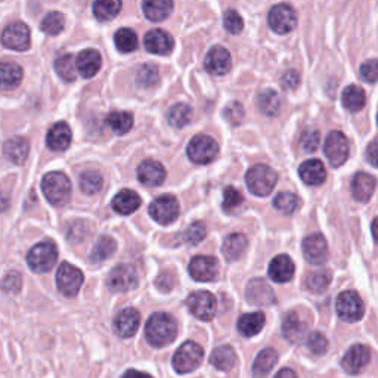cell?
Returning a JSON list of instances; mask_svg holds the SVG:
<instances>
[{"instance_id":"obj_1","label":"cell","mask_w":378,"mask_h":378,"mask_svg":"<svg viewBox=\"0 0 378 378\" xmlns=\"http://www.w3.org/2000/svg\"><path fill=\"white\" fill-rule=\"evenodd\" d=\"M178 336L176 321L166 312L151 315L145 325V339L153 348H166L175 341Z\"/></svg>"},{"instance_id":"obj_2","label":"cell","mask_w":378,"mask_h":378,"mask_svg":"<svg viewBox=\"0 0 378 378\" xmlns=\"http://www.w3.org/2000/svg\"><path fill=\"white\" fill-rule=\"evenodd\" d=\"M43 196L52 206H66L71 198V182L61 171H50L41 180Z\"/></svg>"},{"instance_id":"obj_3","label":"cell","mask_w":378,"mask_h":378,"mask_svg":"<svg viewBox=\"0 0 378 378\" xmlns=\"http://www.w3.org/2000/svg\"><path fill=\"white\" fill-rule=\"evenodd\" d=\"M276 182V171L266 164H256L245 175L248 191L257 197H267L274 191Z\"/></svg>"},{"instance_id":"obj_4","label":"cell","mask_w":378,"mask_h":378,"mask_svg":"<svg viewBox=\"0 0 378 378\" xmlns=\"http://www.w3.org/2000/svg\"><path fill=\"white\" fill-rule=\"evenodd\" d=\"M58 261V247L53 241H41L30 248L27 253V265L36 274H46L52 271Z\"/></svg>"},{"instance_id":"obj_5","label":"cell","mask_w":378,"mask_h":378,"mask_svg":"<svg viewBox=\"0 0 378 378\" xmlns=\"http://www.w3.org/2000/svg\"><path fill=\"white\" fill-rule=\"evenodd\" d=\"M204 359V350L196 341H185L173 355V368L179 374H189L196 371Z\"/></svg>"},{"instance_id":"obj_6","label":"cell","mask_w":378,"mask_h":378,"mask_svg":"<svg viewBox=\"0 0 378 378\" xmlns=\"http://www.w3.org/2000/svg\"><path fill=\"white\" fill-rule=\"evenodd\" d=\"M187 154L192 163L206 166L219 154V144L207 135H197L188 144Z\"/></svg>"},{"instance_id":"obj_7","label":"cell","mask_w":378,"mask_h":378,"mask_svg":"<svg viewBox=\"0 0 378 378\" xmlns=\"http://www.w3.org/2000/svg\"><path fill=\"white\" fill-rule=\"evenodd\" d=\"M84 283V275L79 267L64 262L59 265L57 271V288L62 296L73 299L79 294V291Z\"/></svg>"},{"instance_id":"obj_8","label":"cell","mask_w":378,"mask_h":378,"mask_svg":"<svg viewBox=\"0 0 378 378\" xmlns=\"http://www.w3.org/2000/svg\"><path fill=\"white\" fill-rule=\"evenodd\" d=\"M336 310L340 319L344 322H358L363 316V301L356 291L348 290L337 297Z\"/></svg>"},{"instance_id":"obj_9","label":"cell","mask_w":378,"mask_h":378,"mask_svg":"<svg viewBox=\"0 0 378 378\" xmlns=\"http://www.w3.org/2000/svg\"><path fill=\"white\" fill-rule=\"evenodd\" d=\"M267 24L278 35H288L297 26L296 10L287 3H279L269 10Z\"/></svg>"},{"instance_id":"obj_10","label":"cell","mask_w":378,"mask_h":378,"mask_svg":"<svg viewBox=\"0 0 378 378\" xmlns=\"http://www.w3.org/2000/svg\"><path fill=\"white\" fill-rule=\"evenodd\" d=\"M106 284L114 293H127V291L138 288L139 278L133 266L122 263L113 267V271L108 275Z\"/></svg>"},{"instance_id":"obj_11","label":"cell","mask_w":378,"mask_h":378,"mask_svg":"<svg viewBox=\"0 0 378 378\" xmlns=\"http://www.w3.org/2000/svg\"><path fill=\"white\" fill-rule=\"evenodd\" d=\"M187 306L196 318L210 321L218 310V300L210 291H193L187 299Z\"/></svg>"},{"instance_id":"obj_12","label":"cell","mask_w":378,"mask_h":378,"mask_svg":"<svg viewBox=\"0 0 378 378\" xmlns=\"http://www.w3.org/2000/svg\"><path fill=\"white\" fill-rule=\"evenodd\" d=\"M325 155L332 167L343 166L349 158L350 154V145L349 140L341 132L334 131L328 135L325 140Z\"/></svg>"},{"instance_id":"obj_13","label":"cell","mask_w":378,"mask_h":378,"mask_svg":"<svg viewBox=\"0 0 378 378\" xmlns=\"http://www.w3.org/2000/svg\"><path fill=\"white\" fill-rule=\"evenodd\" d=\"M149 214L160 225H170L178 219L179 202L173 196H161L149 206Z\"/></svg>"},{"instance_id":"obj_14","label":"cell","mask_w":378,"mask_h":378,"mask_svg":"<svg viewBox=\"0 0 378 378\" xmlns=\"http://www.w3.org/2000/svg\"><path fill=\"white\" fill-rule=\"evenodd\" d=\"M188 269L189 275L200 283H213L219 278V263L211 256H196Z\"/></svg>"},{"instance_id":"obj_15","label":"cell","mask_w":378,"mask_h":378,"mask_svg":"<svg viewBox=\"0 0 378 378\" xmlns=\"http://www.w3.org/2000/svg\"><path fill=\"white\" fill-rule=\"evenodd\" d=\"M371 361V349L365 344H353L352 348L346 352L341 359L343 370L350 374L356 375L365 370V366Z\"/></svg>"},{"instance_id":"obj_16","label":"cell","mask_w":378,"mask_h":378,"mask_svg":"<svg viewBox=\"0 0 378 378\" xmlns=\"http://www.w3.org/2000/svg\"><path fill=\"white\" fill-rule=\"evenodd\" d=\"M3 46L12 50H27L31 45V35L30 28L24 24L15 21L10 23L2 33Z\"/></svg>"},{"instance_id":"obj_17","label":"cell","mask_w":378,"mask_h":378,"mask_svg":"<svg viewBox=\"0 0 378 378\" xmlns=\"http://www.w3.org/2000/svg\"><path fill=\"white\" fill-rule=\"evenodd\" d=\"M245 299L248 303L256 306H272L276 301L272 287L262 278H254L248 283L245 288Z\"/></svg>"},{"instance_id":"obj_18","label":"cell","mask_w":378,"mask_h":378,"mask_svg":"<svg viewBox=\"0 0 378 378\" xmlns=\"http://www.w3.org/2000/svg\"><path fill=\"white\" fill-rule=\"evenodd\" d=\"M303 256L310 265H323L328 261V245L321 234H310L303 240Z\"/></svg>"},{"instance_id":"obj_19","label":"cell","mask_w":378,"mask_h":378,"mask_svg":"<svg viewBox=\"0 0 378 378\" xmlns=\"http://www.w3.org/2000/svg\"><path fill=\"white\" fill-rule=\"evenodd\" d=\"M140 323V315L135 308H126L117 313L114 319V331L118 337L131 339L133 337Z\"/></svg>"},{"instance_id":"obj_20","label":"cell","mask_w":378,"mask_h":378,"mask_svg":"<svg viewBox=\"0 0 378 378\" xmlns=\"http://www.w3.org/2000/svg\"><path fill=\"white\" fill-rule=\"evenodd\" d=\"M204 67L213 75H223L229 73L232 67L229 50L223 46H213L207 53L206 61H204Z\"/></svg>"},{"instance_id":"obj_21","label":"cell","mask_w":378,"mask_h":378,"mask_svg":"<svg viewBox=\"0 0 378 378\" xmlns=\"http://www.w3.org/2000/svg\"><path fill=\"white\" fill-rule=\"evenodd\" d=\"M138 179L145 187H160L166 179V169L155 160H145L138 167Z\"/></svg>"},{"instance_id":"obj_22","label":"cell","mask_w":378,"mask_h":378,"mask_svg":"<svg viewBox=\"0 0 378 378\" xmlns=\"http://www.w3.org/2000/svg\"><path fill=\"white\" fill-rule=\"evenodd\" d=\"M296 272L294 262L291 261V257L287 254H279L272 258V262L269 263L267 274L271 276L274 283L284 284L293 279Z\"/></svg>"},{"instance_id":"obj_23","label":"cell","mask_w":378,"mask_h":378,"mask_svg":"<svg viewBox=\"0 0 378 378\" xmlns=\"http://www.w3.org/2000/svg\"><path fill=\"white\" fill-rule=\"evenodd\" d=\"M145 49L154 55H167L175 48V40L164 30H151L144 40Z\"/></svg>"},{"instance_id":"obj_24","label":"cell","mask_w":378,"mask_h":378,"mask_svg":"<svg viewBox=\"0 0 378 378\" xmlns=\"http://www.w3.org/2000/svg\"><path fill=\"white\" fill-rule=\"evenodd\" d=\"M102 66L101 53L95 49L82 50L75 58V68L80 73L82 77L92 79L100 73Z\"/></svg>"},{"instance_id":"obj_25","label":"cell","mask_w":378,"mask_h":378,"mask_svg":"<svg viewBox=\"0 0 378 378\" xmlns=\"http://www.w3.org/2000/svg\"><path fill=\"white\" fill-rule=\"evenodd\" d=\"M281 330H283V336L293 344H299L306 339V332H308V325L300 319L299 313L296 312H288L284 316L283 325H281Z\"/></svg>"},{"instance_id":"obj_26","label":"cell","mask_w":378,"mask_h":378,"mask_svg":"<svg viewBox=\"0 0 378 378\" xmlns=\"http://www.w3.org/2000/svg\"><path fill=\"white\" fill-rule=\"evenodd\" d=\"M299 176L309 187H318L327 179L325 166L322 164L321 160L312 158L301 163L299 167Z\"/></svg>"},{"instance_id":"obj_27","label":"cell","mask_w":378,"mask_h":378,"mask_svg":"<svg viewBox=\"0 0 378 378\" xmlns=\"http://www.w3.org/2000/svg\"><path fill=\"white\" fill-rule=\"evenodd\" d=\"M71 129L66 122H59L50 127L46 136V144L52 151H66L71 145Z\"/></svg>"},{"instance_id":"obj_28","label":"cell","mask_w":378,"mask_h":378,"mask_svg":"<svg viewBox=\"0 0 378 378\" xmlns=\"http://www.w3.org/2000/svg\"><path fill=\"white\" fill-rule=\"evenodd\" d=\"M3 154L14 164H24L30 154V142L23 136L10 138L3 145Z\"/></svg>"},{"instance_id":"obj_29","label":"cell","mask_w":378,"mask_h":378,"mask_svg":"<svg viewBox=\"0 0 378 378\" xmlns=\"http://www.w3.org/2000/svg\"><path fill=\"white\" fill-rule=\"evenodd\" d=\"M375 178L370 173H358L352 180V196L361 202H368L375 191Z\"/></svg>"},{"instance_id":"obj_30","label":"cell","mask_w":378,"mask_h":378,"mask_svg":"<svg viewBox=\"0 0 378 378\" xmlns=\"http://www.w3.org/2000/svg\"><path fill=\"white\" fill-rule=\"evenodd\" d=\"M265 323H266L265 313L258 310V312H252L243 315L238 319V323H236V328H238L241 336L254 337L265 328Z\"/></svg>"},{"instance_id":"obj_31","label":"cell","mask_w":378,"mask_h":378,"mask_svg":"<svg viewBox=\"0 0 378 378\" xmlns=\"http://www.w3.org/2000/svg\"><path fill=\"white\" fill-rule=\"evenodd\" d=\"M140 197L138 196V192L132 189H122L117 196L113 198V209L118 214H132L140 207Z\"/></svg>"},{"instance_id":"obj_32","label":"cell","mask_w":378,"mask_h":378,"mask_svg":"<svg viewBox=\"0 0 378 378\" xmlns=\"http://www.w3.org/2000/svg\"><path fill=\"white\" fill-rule=\"evenodd\" d=\"M23 82V68L10 61H0V89H15Z\"/></svg>"},{"instance_id":"obj_33","label":"cell","mask_w":378,"mask_h":378,"mask_svg":"<svg viewBox=\"0 0 378 378\" xmlns=\"http://www.w3.org/2000/svg\"><path fill=\"white\" fill-rule=\"evenodd\" d=\"M248 240L244 234H231L226 236L222 245V253L228 262H235L245 253Z\"/></svg>"},{"instance_id":"obj_34","label":"cell","mask_w":378,"mask_h":378,"mask_svg":"<svg viewBox=\"0 0 378 378\" xmlns=\"http://www.w3.org/2000/svg\"><path fill=\"white\" fill-rule=\"evenodd\" d=\"M142 10L149 21L160 23V21H164L171 14L173 0H144Z\"/></svg>"},{"instance_id":"obj_35","label":"cell","mask_w":378,"mask_h":378,"mask_svg":"<svg viewBox=\"0 0 378 378\" xmlns=\"http://www.w3.org/2000/svg\"><path fill=\"white\" fill-rule=\"evenodd\" d=\"M278 362V353L276 350L267 348V349H263L261 353L257 355V358L254 359V363H253V377L254 378H266L269 375V372H271L274 370V366L276 365Z\"/></svg>"},{"instance_id":"obj_36","label":"cell","mask_w":378,"mask_h":378,"mask_svg":"<svg viewBox=\"0 0 378 378\" xmlns=\"http://www.w3.org/2000/svg\"><path fill=\"white\" fill-rule=\"evenodd\" d=\"M236 362L235 350L231 346H219L210 355V363L219 371H231Z\"/></svg>"},{"instance_id":"obj_37","label":"cell","mask_w":378,"mask_h":378,"mask_svg":"<svg viewBox=\"0 0 378 378\" xmlns=\"http://www.w3.org/2000/svg\"><path fill=\"white\" fill-rule=\"evenodd\" d=\"M365 92L356 84H350L341 93V102L346 110L350 113H358L365 106Z\"/></svg>"},{"instance_id":"obj_38","label":"cell","mask_w":378,"mask_h":378,"mask_svg":"<svg viewBox=\"0 0 378 378\" xmlns=\"http://www.w3.org/2000/svg\"><path fill=\"white\" fill-rule=\"evenodd\" d=\"M193 111L188 104H175L167 111V122L171 127L182 129L192 122Z\"/></svg>"},{"instance_id":"obj_39","label":"cell","mask_w":378,"mask_h":378,"mask_svg":"<svg viewBox=\"0 0 378 378\" xmlns=\"http://www.w3.org/2000/svg\"><path fill=\"white\" fill-rule=\"evenodd\" d=\"M122 0H95L93 2V15L101 23L114 19L122 10Z\"/></svg>"},{"instance_id":"obj_40","label":"cell","mask_w":378,"mask_h":378,"mask_svg":"<svg viewBox=\"0 0 378 378\" xmlns=\"http://www.w3.org/2000/svg\"><path fill=\"white\" fill-rule=\"evenodd\" d=\"M117 250V243L114 238L108 235H102L101 238L96 241L93 250L91 253V262L92 263H102L106 258L114 256Z\"/></svg>"},{"instance_id":"obj_41","label":"cell","mask_w":378,"mask_h":378,"mask_svg":"<svg viewBox=\"0 0 378 378\" xmlns=\"http://www.w3.org/2000/svg\"><path fill=\"white\" fill-rule=\"evenodd\" d=\"M257 108L265 115H276L281 110V98L276 91L265 89L257 96Z\"/></svg>"},{"instance_id":"obj_42","label":"cell","mask_w":378,"mask_h":378,"mask_svg":"<svg viewBox=\"0 0 378 378\" xmlns=\"http://www.w3.org/2000/svg\"><path fill=\"white\" fill-rule=\"evenodd\" d=\"M106 123L117 135H126L133 127V115L129 111H113L106 117Z\"/></svg>"},{"instance_id":"obj_43","label":"cell","mask_w":378,"mask_h":378,"mask_svg":"<svg viewBox=\"0 0 378 378\" xmlns=\"http://www.w3.org/2000/svg\"><path fill=\"white\" fill-rule=\"evenodd\" d=\"M114 43L115 48L122 53H131L138 49V36L133 30L131 28H120L114 35Z\"/></svg>"},{"instance_id":"obj_44","label":"cell","mask_w":378,"mask_h":378,"mask_svg":"<svg viewBox=\"0 0 378 378\" xmlns=\"http://www.w3.org/2000/svg\"><path fill=\"white\" fill-rule=\"evenodd\" d=\"M104 180L98 171H83L80 175V189L86 193V196H95L102 189Z\"/></svg>"},{"instance_id":"obj_45","label":"cell","mask_w":378,"mask_h":378,"mask_svg":"<svg viewBox=\"0 0 378 378\" xmlns=\"http://www.w3.org/2000/svg\"><path fill=\"white\" fill-rule=\"evenodd\" d=\"M55 71L64 82H74L77 77V68H75V59L70 53L59 57L55 61Z\"/></svg>"},{"instance_id":"obj_46","label":"cell","mask_w":378,"mask_h":378,"mask_svg":"<svg viewBox=\"0 0 378 378\" xmlns=\"http://www.w3.org/2000/svg\"><path fill=\"white\" fill-rule=\"evenodd\" d=\"M331 274L330 271H325V269H322V271H316L313 272L308 276V281H306V287L312 291V293H316V294H321L325 291L330 284H331Z\"/></svg>"},{"instance_id":"obj_47","label":"cell","mask_w":378,"mask_h":378,"mask_svg":"<svg viewBox=\"0 0 378 378\" xmlns=\"http://www.w3.org/2000/svg\"><path fill=\"white\" fill-rule=\"evenodd\" d=\"M41 31L49 36H57L66 27V18L61 12H49L41 21Z\"/></svg>"},{"instance_id":"obj_48","label":"cell","mask_w":378,"mask_h":378,"mask_svg":"<svg viewBox=\"0 0 378 378\" xmlns=\"http://www.w3.org/2000/svg\"><path fill=\"white\" fill-rule=\"evenodd\" d=\"M160 73L155 64H145L139 68L136 75V83L140 88H153L158 83Z\"/></svg>"},{"instance_id":"obj_49","label":"cell","mask_w":378,"mask_h":378,"mask_svg":"<svg viewBox=\"0 0 378 378\" xmlns=\"http://www.w3.org/2000/svg\"><path fill=\"white\" fill-rule=\"evenodd\" d=\"M274 207L284 214L294 213L296 209L299 207V197L290 191L279 192L274 198Z\"/></svg>"},{"instance_id":"obj_50","label":"cell","mask_w":378,"mask_h":378,"mask_svg":"<svg viewBox=\"0 0 378 378\" xmlns=\"http://www.w3.org/2000/svg\"><path fill=\"white\" fill-rule=\"evenodd\" d=\"M244 202V198L238 189L234 187H226L223 189V201H222V209L226 213H234L238 210Z\"/></svg>"},{"instance_id":"obj_51","label":"cell","mask_w":378,"mask_h":378,"mask_svg":"<svg viewBox=\"0 0 378 378\" xmlns=\"http://www.w3.org/2000/svg\"><path fill=\"white\" fill-rule=\"evenodd\" d=\"M207 235V228L202 222H193L189 225L185 229V232L182 234V240L183 243H187L189 245H197L200 244Z\"/></svg>"},{"instance_id":"obj_52","label":"cell","mask_w":378,"mask_h":378,"mask_svg":"<svg viewBox=\"0 0 378 378\" xmlns=\"http://www.w3.org/2000/svg\"><path fill=\"white\" fill-rule=\"evenodd\" d=\"M23 288V275L17 271H10L0 281V290L8 294H18Z\"/></svg>"},{"instance_id":"obj_53","label":"cell","mask_w":378,"mask_h":378,"mask_svg":"<svg viewBox=\"0 0 378 378\" xmlns=\"http://www.w3.org/2000/svg\"><path fill=\"white\" fill-rule=\"evenodd\" d=\"M223 27L229 31L231 35H240L244 28V21L241 15L234 9H229L225 12L223 17Z\"/></svg>"},{"instance_id":"obj_54","label":"cell","mask_w":378,"mask_h":378,"mask_svg":"<svg viewBox=\"0 0 378 378\" xmlns=\"http://www.w3.org/2000/svg\"><path fill=\"white\" fill-rule=\"evenodd\" d=\"M306 346L309 350L315 355H323L328 349V340L321 332H312L306 339Z\"/></svg>"},{"instance_id":"obj_55","label":"cell","mask_w":378,"mask_h":378,"mask_svg":"<svg viewBox=\"0 0 378 378\" xmlns=\"http://www.w3.org/2000/svg\"><path fill=\"white\" fill-rule=\"evenodd\" d=\"M223 115L232 126H240L244 120V115H245L244 106L240 102H231L228 106L225 108Z\"/></svg>"},{"instance_id":"obj_56","label":"cell","mask_w":378,"mask_h":378,"mask_svg":"<svg viewBox=\"0 0 378 378\" xmlns=\"http://www.w3.org/2000/svg\"><path fill=\"white\" fill-rule=\"evenodd\" d=\"M319 142H321V135L316 129H308V131H305L303 135H301V139H300L301 148L308 151V153H315L319 147Z\"/></svg>"},{"instance_id":"obj_57","label":"cell","mask_w":378,"mask_h":378,"mask_svg":"<svg viewBox=\"0 0 378 378\" xmlns=\"http://www.w3.org/2000/svg\"><path fill=\"white\" fill-rule=\"evenodd\" d=\"M361 77L368 83L377 82V59L375 58H371L362 64Z\"/></svg>"},{"instance_id":"obj_58","label":"cell","mask_w":378,"mask_h":378,"mask_svg":"<svg viewBox=\"0 0 378 378\" xmlns=\"http://www.w3.org/2000/svg\"><path fill=\"white\" fill-rule=\"evenodd\" d=\"M175 284H176V278L170 272L161 274L155 281V287L161 291V293H169V291H171L173 287H175Z\"/></svg>"},{"instance_id":"obj_59","label":"cell","mask_w":378,"mask_h":378,"mask_svg":"<svg viewBox=\"0 0 378 378\" xmlns=\"http://www.w3.org/2000/svg\"><path fill=\"white\" fill-rule=\"evenodd\" d=\"M281 84H283L287 91H293V89L299 88V84H300L299 73L294 71V70L285 71L284 75H283V79H281Z\"/></svg>"},{"instance_id":"obj_60","label":"cell","mask_w":378,"mask_h":378,"mask_svg":"<svg viewBox=\"0 0 378 378\" xmlns=\"http://www.w3.org/2000/svg\"><path fill=\"white\" fill-rule=\"evenodd\" d=\"M122 378H153L149 374L138 371V370H127Z\"/></svg>"},{"instance_id":"obj_61","label":"cell","mask_w":378,"mask_h":378,"mask_svg":"<svg viewBox=\"0 0 378 378\" xmlns=\"http://www.w3.org/2000/svg\"><path fill=\"white\" fill-rule=\"evenodd\" d=\"M366 160L370 161V164H371L372 167H375V166H377V163H375L377 155H375V144H374V140H372V142L370 144L368 149H366Z\"/></svg>"},{"instance_id":"obj_62","label":"cell","mask_w":378,"mask_h":378,"mask_svg":"<svg viewBox=\"0 0 378 378\" xmlns=\"http://www.w3.org/2000/svg\"><path fill=\"white\" fill-rule=\"evenodd\" d=\"M274 378H297L296 372L290 368H283L281 371H278V374Z\"/></svg>"},{"instance_id":"obj_63","label":"cell","mask_w":378,"mask_h":378,"mask_svg":"<svg viewBox=\"0 0 378 378\" xmlns=\"http://www.w3.org/2000/svg\"><path fill=\"white\" fill-rule=\"evenodd\" d=\"M9 207V198L3 192H0V211H5Z\"/></svg>"}]
</instances>
